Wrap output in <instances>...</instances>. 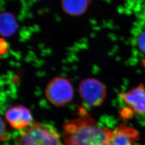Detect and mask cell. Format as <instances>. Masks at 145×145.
I'll use <instances>...</instances> for the list:
<instances>
[{
  "mask_svg": "<svg viewBox=\"0 0 145 145\" xmlns=\"http://www.w3.org/2000/svg\"><path fill=\"white\" fill-rule=\"evenodd\" d=\"M77 107L76 117L63 127L65 145H108L112 130L99 126L85 108Z\"/></svg>",
  "mask_w": 145,
  "mask_h": 145,
  "instance_id": "obj_1",
  "label": "cell"
},
{
  "mask_svg": "<svg viewBox=\"0 0 145 145\" xmlns=\"http://www.w3.org/2000/svg\"><path fill=\"white\" fill-rule=\"evenodd\" d=\"M1 137L0 139L1 141H5L9 139L10 137V135L9 132H8L7 129L6 128L5 122L4 120L1 118Z\"/></svg>",
  "mask_w": 145,
  "mask_h": 145,
  "instance_id": "obj_10",
  "label": "cell"
},
{
  "mask_svg": "<svg viewBox=\"0 0 145 145\" xmlns=\"http://www.w3.org/2000/svg\"><path fill=\"white\" fill-rule=\"evenodd\" d=\"M139 139L137 130L124 124H120L112 131L108 145H133Z\"/></svg>",
  "mask_w": 145,
  "mask_h": 145,
  "instance_id": "obj_7",
  "label": "cell"
},
{
  "mask_svg": "<svg viewBox=\"0 0 145 145\" xmlns=\"http://www.w3.org/2000/svg\"><path fill=\"white\" fill-rule=\"evenodd\" d=\"M137 44L140 51L145 54V31L142 32L138 37Z\"/></svg>",
  "mask_w": 145,
  "mask_h": 145,
  "instance_id": "obj_11",
  "label": "cell"
},
{
  "mask_svg": "<svg viewBox=\"0 0 145 145\" xmlns=\"http://www.w3.org/2000/svg\"><path fill=\"white\" fill-rule=\"evenodd\" d=\"M90 0H61L63 11L72 16L83 14L88 9Z\"/></svg>",
  "mask_w": 145,
  "mask_h": 145,
  "instance_id": "obj_8",
  "label": "cell"
},
{
  "mask_svg": "<svg viewBox=\"0 0 145 145\" xmlns=\"http://www.w3.org/2000/svg\"><path fill=\"white\" fill-rule=\"evenodd\" d=\"M17 29V23L14 15L8 12L1 14L0 31L2 36H11L15 33Z\"/></svg>",
  "mask_w": 145,
  "mask_h": 145,
  "instance_id": "obj_9",
  "label": "cell"
},
{
  "mask_svg": "<svg viewBox=\"0 0 145 145\" xmlns=\"http://www.w3.org/2000/svg\"><path fill=\"white\" fill-rule=\"evenodd\" d=\"M78 91L83 102L91 107L101 106L106 95L103 83L94 78L83 80L79 84Z\"/></svg>",
  "mask_w": 145,
  "mask_h": 145,
  "instance_id": "obj_4",
  "label": "cell"
},
{
  "mask_svg": "<svg viewBox=\"0 0 145 145\" xmlns=\"http://www.w3.org/2000/svg\"><path fill=\"white\" fill-rule=\"evenodd\" d=\"M119 96L134 113L145 114V87L142 83L126 93H120Z\"/></svg>",
  "mask_w": 145,
  "mask_h": 145,
  "instance_id": "obj_6",
  "label": "cell"
},
{
  "mask_svg": "<svg viewBox=\"0 0 145 145\" xmlns=\"http://www.w3.org/2000/svg\"><path fill=\"white\" fill-rule=\"evenodd\" d=\"M15 145H61V135L52 125L33 122L21 132Z\"/></svg>",
  "mask_w": 145,
  "mask_h": 145,
  "instance_id": "obj_2",
  "label": "cell"
},
{
  "mask_svg": "<svg viewBox=\"0 0 145 145\" xmlns=\"http://www.w3.org/2000/svg\"><path fill=\"white\" fill-rule=\"evenodd\" d=\"M1 45L3 46V47L1 46V54H5L8 49V45L6 43V42L4 41L3 39L1 40Z\"/></svg>",
  "mask_w": 145,
  "mask_h": 145,
  "instance_id": "obj_12",
  "label": "cell"
},
{
  "mask_svg": "<svg viewBox=\"0 0 145 145\" xmlns=\"http://www.w3.org/2000/svg\"><path fill=\"white\" fill-rule=\"evenodd\" d=\"M74 88L71 82L66 78L56 77L51 80L45 90L48 101L57 107L66 105L74 97Z\"/></svg>",
  "mask_w": 145,
  "mask_h": 145,
  "instance_id": "obj_3",
  "label": "cell"
},
{
  "mask_svg": "<svg viewBox=\"0 0 145 145\" xmlns=\"http://www.w3.org/2000/svg\"><path fill=\"white\" fill-rule=\"evenodd\" d=\"M5 118L15 130H25L33 123L30 110L22 105H15L8 109L5 112Z\"/></svg>",
  "mask_w": 145,
  "mask_h": 145,
  "instance_id": "obj_5",
  "label": "cell"
}]
</instances>
